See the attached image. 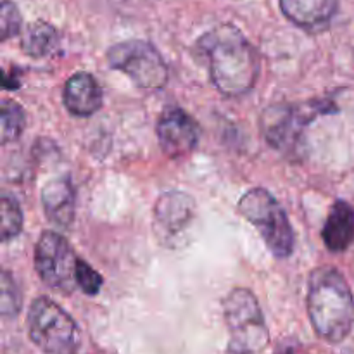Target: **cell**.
<instances>
[{"mask_svg":"<svg viewBox=\"0 0 354 354\" xmlns=\"http://www.w3.org/2000/svg\"><path fill=\"white\" fill-rule=\"evenodd\" d=\"M197 52L207 61L211 80L223 95H244L254 88L261 64L256 48L234 24H220L197 40Z\"/></svg>","mask_w":354,"mask_h":354,"instance_id":"6da1fadb","label":"cell"},{"mask_svg":"<svg viewBox=\"0 0 354 354\" xmlns=\"http://www.w3.org/2000/svg\"><path fill=\"white\" fill-rule=\"evenodd\" d=\"M306 308L315 334L328 344H339L351 334L354 297L348 280L334 266L311 272Z\"/></svg>","mask_w":354,"mask_h":354,"instance_id":"7a4b0ae2","label":"cell"},{"mask_svg":"<svg viewBox=\"0 0 354 354\" xmlns=\"http://www.w3.org/2000/svg\"><path fill=\"white\" fill-rule=\"evenodd\" d=\"M228 328L227 354H261L270 344L265 315L254 294L244 287L230 290L223 299Z\"/></svg>","mask_w":354,"mask_h":354,"instance_id":"3957f363","label":"cell"},{"mask_svg":"<svg viewBox=\"0 0 354 354\" xmlns=\"http://www.w3.org/2000/svg\"><path fill=\"white\" fill-rule=\"evenodd\" d=\"M28 335L44 354H78L82 334L69 313L50 297H37L28 310Z\"/></svg>","mask_w":354,"mask_h":354,"instance_id":"277c9868","label":"cell"},{"mask_svg":"<svg viewBox=\"0 0 354 354\" xmlns=\"http://www.w3.org/2000/svg\"><path fill=\"white\" fill-rule=\"evenodd\" d=\"M237 209L258 228L266 248L275 258L286 259L294 251V232L287 213L266 189H251L241 197Z\"/></svg>","mask_w":354,"mask_h":354,"instance_id":"5b68a950","label":"cell"},{"mask_svg":"<svg viewBox=\"0 0 354 354\" xmlns=\"http://www.w3.org/2000/svg\"><path fill=\"white\" fill-rule=\"evenodd\" d=\"M107 62L144 90H159L168 83V66L161 52L145 40H124L107 50Z\"/></svg>","mask_w":354,"mask_h":354,"instance_id":"8992f818","label":"cell"},{"mask_svg":"<svg viewBox=\"0 0 354 354\" xmlns=\"http://www.w3.org/2000/svg\"><path fill=\"white\" fill-rule=\"evenodd\" d=\"M78 261L75 249L57 232H44L35 245V270L48 289L73 292Z\"/></svg>","mask_w":354,"mask_h":354,"instance_id":"52a82bcc","label":"cell"},{"mask_svg":"<svg viewBox=\"0 0 354 354\" xmlns=\"http://www.w3.org/2000/svg\"><path fill=\"white\" fill-rule=\"evenodd\" d=\"M330 104L315 100L310 104H275L270 106L261 116V130L266 142L273 149L289 151L296 147L303 135L304 127L322 113H330Z\"/></svg>","mask_w":354,"mask_h":354,"instance_id":"ba28073f","label":"cell"},{"mask_svg":"<svg viewBox=\"0 0 354 354\" xmlns=\"http://www.w3.org/2000/svg\"><path fill=\"white\" fill-rule=\"evenodd\" d=\"M156 131L159 147L171 159L190 154L201 138L199 124L182 107H168L162 111Z\"/></svg>","mask_w":354,"mask_h":354,"instance_id":"9c48e42d","label":"cell"},{"mask_svg":"<svg viewBox=\"0 0 354 354\" xmlns=\"http://www.w3.org/2000/svg\"><path fill=\"white\" fill-rule=\"evenodd\" d=\"M283 16L301 30L318 33L332 23L339 0H279Z\"/></svg>","mask_w":354,"mask_h":354,"instance_id":"30bf717a","label":"cell"},{"mask_svg":"<svg viewBox=\"0 0 354 354\" xmlns=\"http://www.w3.org/2000/svg\"><path fill=\"white\" fill-rule=\"evenodd\" d=\"M41 206L47 220L57 228H69L76 213V192L69 176L47 182L41 189Z\"/></svg>","mask_w":354,"mask_h":354,"instance_id":"8fae6325","label":"cell"},{"mask_svg":"<svg viewBox=\"0 0 354 354\" xmlns=\"http://www.w3.org/2000/svg\"><path fill=\"white\" fill-rule=\"evenodd\" d=\"M196 216V203L192 197L180 190L165 192L154 206V220L161 232L178 235L185 230Z\"/></svg>","mask_w":354,"mask_h":354,"instance_id":"7c38bea8","label":"cell"},{"mask_svg":"<svg viewBox=\"0 0 354 354\" xmlns=\"http://www.w3.org/2000/svg\"><path fill=\"white\" fill-rule=\"evenodd\" d=\"M102 88L90 73L80 71L69 76L62 92L64 106L73 116L86 118L102 107Z\"/></svg>","mask_w":354,"mask_h":354,"instance_id":"4fadbf2b","label":"cell"},{"mask_svg":"<svg viewBox=\"0 0 354 354\" xmlns=\"http://www.w3.org/2000/svg\"><path fill=\"white\" fill-rule=\"evenodd\" d=\"M328 251L344 252L354 242V209L346 201H335L322 228Z\"/></svg>","mask_w":354,"mask_h":354,"instance_id":"5bb4252c","label":"cell"},{"mask_svg":"<svg viewBox=\"0 0 354 354\" xmlns=\"http://www.w3.org/2000/svg\"><path fill=\"white\" fill-rule=\"evenodd\" d=\"M59 44H61V38H59L57 30L45 21H35V23L28 24L23 37H21L23 52L35 59L48 57V55L55 54Z\"/></svg>","mask_w":354,"mask_h":354,"instance_id":"9a60e30c","label":"cell"},{"mask_svg":"<svg viewBox=\"0 0 354 354\" xmlns=\"http://www.w3.org/2000/svg\"><path fill=\"white\" fill-rule=\"evenodd\" d=\"M26 127V116L24 111L16 100L3 99L0 106V140L2 144H10L17 140Z\"/></svg>","mask_w":354,"mask_h":354,"instance_id":"2e32d148","label":"cell"},{"mask_svg":"<svg viewBox=\"0 0 354 354\" xmlns=\"http://www.w3.org/2000/svg\"><path fill=\"white\" fill-rule=\"evenodd\" d=\"M0 218H2L0 220V239L6 244L21 234L24 225L19 203L7 194H3L2 199H0Z\"/></svg>","mask_w":354,"mask_h":354,"instance_id":"e0dca14e","label":"cell"},{"mask_svg":"<svg viewBox=\"0 0 354 354\" xmlns=\"http://www.w3.org/2000/svg\"><path fill=\"white\" fill-rule=\"evenodd\" d=\"M21 290L10 272L3 270L0 275V313L6 318L17 317L21 311Z\"/></svg>","mask_w":354,"mask_h":354,"instance_id":"ac0fdd59","label":"cell"},{"mask_svg":"<svg viewBox=\"0 0 354 354\" xmlns=\"http://www.w3.org/2000/svg\"><path fill=\"white\" fill-rule=\"evenodd\" d=\"M21 26H23V17H21L19 9L10 0H3L0 7V38L2 41L19 35Z\"/></svg>","mask_w":354,"mask_h":354,"instance_id":"d6986e66","label":"cell"},{"mask_svg":"<svg viewBox=\"0 0 354 354\" xmlns=\"http://www.w3.org/2000/svg\"><path fill=\"white\" fill-rule=\"evenodd\" d=\"M104 280L99 272L92 268L86 261L80 259L76 266V286L86 294V296H97L100 292Z\"/></svg>","mask_w":354,"mask_h":354,"instance_id":"ffe728a7","label":"cell"},{"mask_svg":"<svg viewBox=\"0 0 354 354\" xmlns=\"http://www.w3.org/2000/svg\"><path fill=\"white\" fill-rule=\"evenodd\" d=\"M275 354H301V351L296 348V346H283V348Z\"/></svg>","mask_w":354,"mask_h":354,"instance_id":"44dd1931","label":"cell"}]
</instances>
